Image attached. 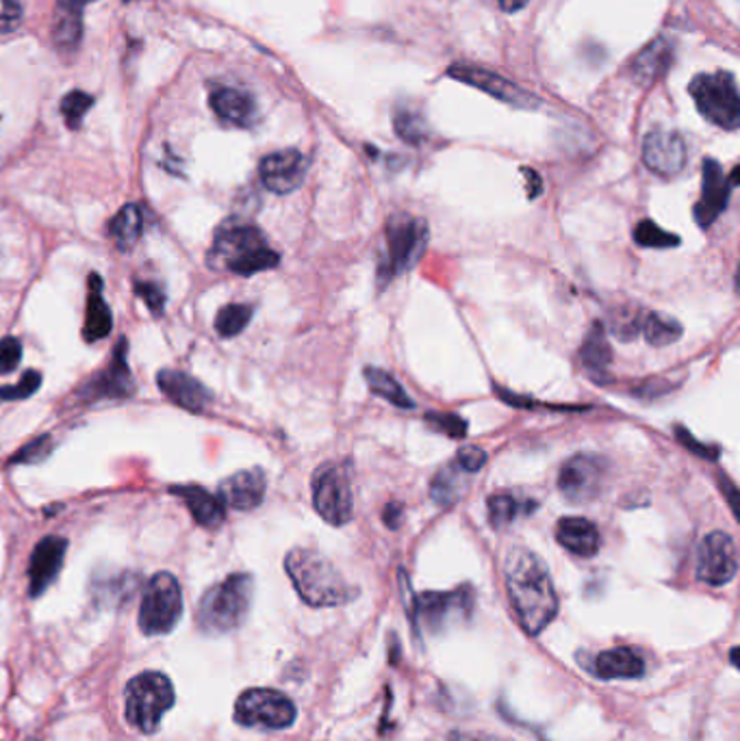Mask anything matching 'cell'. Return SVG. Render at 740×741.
<instances>
[{"label": "cell", "instance_id": "816d5d0a", "mask_svg": "<svg viewBox=\"0 0 740 741\" xmlns=\"http://www.w3.org/2000/svg\"><path fill=\"white\" fill-rule=\"evenodd\" d=\"M450 741H500V740H493V738H489V735H471V733H461V731H454V733H450V738H448Z\"/></svg>", "mask_w": 740, "mask_h": 741}, {"label": "cell", "instance_id": "681fc988", "mask_svg": "<svg viewBox=\"0 0 740 741\" xmlns=\"http://www.w3.org/2000/svg\"><path fill=\"white\" fill-rule=\"evenodd\" d=\"M403 505L400 503H389L387 505V509H385V516H383V520H385V525L389 527V529H398L400 527V523H403Z\"/></svg>", "mask_w": 740, "mask_h": 741}, {"label": "cell", "instance_id": "d590c367", "mask_svg": "<svg viewBox=\"0 0 740 741\" xmlns=\"http://www.w3.org/2000/svg\"><path fill=\"white\" fill-rule=\"evenodd\" d=\"M394 128L398 132V137L406 141V143H412V146H419L421 141L428 139V126H426V120L408 109V107H400L396 114H394Z\"/></svg>", "mask_w": 740, "mask_h": 741}, {"label": "cell", "instance_id": "b9f144b4", "mask_svg": "<svg viewBox=\"0 0 740 741\" xmlns=\"http://www.w3.org/2000/svg\"><path fill=\"white\" fill-rule=\"evenodd\" d=\"M135 586H137V577L125 572V574H120V577H114V579L105 581L103 590H96V592H100L103 599H105L107 603H109L111 599H116V601H125V599H129V597L133 594Z\"/></svg>", "mask_w": 740, "mask_h": 741}, {"label": "cell", "instance_id": "4fadbf2b", "mask_svg": "<svg viewBox=\"0 0 740 741\" xmlns=\"http://www.w3.org/2000/svg\"><path fill=\"white\" fill-rule=\"evenodd\" d=\"M739 170L728 179L717 159H706L701 165V197L695 204V222L699 228H710L728 208L732 189L737 186Z\"/></svg>", "mask_w": 740, "mask_h": 741}, {"label": "cell", "instance_id": "e0dca14e", "mask_svg": "<svg viewBox=\"0 0 740 741\" xmlns=\"http://www.w3.org/2000/svg\"><path fill=\"white\" fill-rule=\"evenodd\" d=\"M67 540L60 536H49L37 543L33 549L31 563H29V594L31 599L42 597L53 581L57 579L64 559H66Z\"/></svg>", "mask_w": 740, "mask_h": 741}, {"label": "cell", "instance_id": "f907efd6", "mask_svg": "<svg viewBox=\"0 0 740 741\" xmlns=\"http://www.w3.org/2000/svg\"><path fill=\"white\" fill-rule=\"evenodd\" d=\"M528 2H530V0H497V4L502 7V11H506V13L519 11V9H524Z\"/></svg>", "mask_w": 740, "mask_h": 741}, {"label": "cell", "instance_id": "d6a6232c", "mask_svg": "<svg viewBox=\"0 0 740 741\" xmlns=\"http://www.w3.org/2000/svg\"><path fill=\"white\" fill-rule=\"evenodd\" d=\"M141 226H143V217H141L139 206L137 204H127L111 219L109 233H111L114 241L118 244L120 249H131L139 241V237H141Z\"/></svg>", "mask_w": 740, "mask_h": 741}, {"label": "cell", "instance_id": "7bdbcfd3", "mask_svg": "<svg viewBox=\"0 0 740 741\" xmlns=\"http://www.w3.org/2000/svg\"><path fill=\"white\" fill-rule=\"evenodd\" d=\"M426 421L437 428L439 432L448 433L452 438H463L468 433V423L465 419L457 417V415H446V412H430L426 417Z\"/></svg>", "mask_w": 740, "mask_h": 741}, {"label": "cell", "instance_id": "44dd1931", "mask_svg": "<svg viewBox=\"0 0 740 741\" xmlns=\"http://www.w3.org/2000/svg\"><path fill=\"white\" fill-rule=\"evenodd\" d=\"M157 384L170 401H174L176 406H181L190 412H202L206 408V404L211 401V393L202 386L196 377H192L183 370H159Z\"/></svg>", "mask_w": 740, "mask_h": 741}, {"label": "cell", "instance_id": "74e56055", "mask_svg": "<svg viewBox=\"0 0 740 741\" xmlns=\"http://www.w3.org/2000/svg\"><path fill=\"white\" fill-rule=\"evenodd\" d=\"M92 105H94V98L89 94H85V92H72V94H67L64 103H62V114L66 118L67 126L69 128H78L81 122H83V118H85V114L92 109Z\"/></svg>", "mask_w": 740, "mask_h": 741}, {"label": "cell", "instance_id": "f546056e", "mask_svg": "<svg viewBox=\"0 0 740 741\" xmlns=\"http://www.w3.org/2000/svg\"><path fill=\"white\" fill-rule=\"evenodd\" d=\"M641 332L645 334V341L654 347H667L675 341H679L684 327L677 319H673L665 312H647L643 314Z\"/></svg>", "mask_w": 740, "mask_h": 741}, {"label": "cell", "instance_id": "603a6c76", "mask_svg": "<svg viewBox=\"0 0 740 741\" xmlns=\"http://www.w3.org/2000/svg\"><path fill=\"white\" fill-rule=\"evenodd\" d=\"M127 347H129L127 341L118 343L109 367L92 384L89 388L92 395L107 399H122L133 395V375L127 365Z\"/></svg>", "mask_w": 740, "mask_h": 741}, {"label": "cell", "instance_id": "f6af8a7d", "mask_svg": "<svg viewBox=\"0 0 740 741\" xmlns=\"http://www.w3.org/2000/svg\"><path fill=\"white\" fill-rule=\"evenodd\" d=\"M135 293L139 298H143V302L148 304V309L152 310L154 314H161L165 309V291L161 284L157 282H137L135 284Z\"/></svg>", "mask_w": 740, "mask_h": 741}, {"label": "cell", "instance_id": "52a82bcc", "mask_svg": "<svg viewBox=\"0 0 740 741\" xmlns=\"http://www.w3.org/2000/svg\"><path fill=\"white\" fill-rule=\"evenodd\" d=\"M688 92L697 105V111L708 122L737 130L740 124V96L737 78L730 72L699 74L690 80Z\"/></svg>", "mask_w": 740, "mask_h": 741}, {"label": "cell", "instance_id": "7a4b0ae2", "mask_svg": "<svg viewBox=\"0 0 740 741\" xmlns=\"http://www.w3.org/2000/svg\"><path fill=\"white\" fill-rule=\"evenodd\" d=\"M285 570L311 608H336L356 599L358 590L350 586L326 557L313 549H293L285 557Z\"/></svg>", "mask_w": 740, "mask_h": 741}, {"label": "cell", "instance_id": "d4e9b609", "mask_svg": "<svg viewBox=\"0 0 740 741\" xmlns=\"http://www.w3.org/2000/svg\"><path fill=\"white\" fill-rule=\"evenodd\" d=\"M596 675L600 679H641L645 675V659L628 646H616L596 657Z\"/></svg>", "mask_w": 740, "mask_h": 741}, {"label": "cell", "instance_id": "83f0119b", "mask_svg": "<svg viewBox=\"0 0 740 741\" xmlns=\"http://www.w3.org/2000/svg\"><path fill=\"white\" fill-rule=\"evenodd\" d=\"M580 358H582V365H585L587 375L593 382L605 384L610 379L608 377V367L612 363V350L608 345L602 323H593L591 325V330H589V334H587V339L582 343Z\"/></svg>", "mask_w": 740, "mask_h": 741}, {"label": "cell", "instance_id": "ab89813d", "mask_svg": "<svg viewBox=\"0 0 740 741\" xmlns=\"http://www.w3.org/2000/svg\"><path fill=\"white\" fill-rule=\"evenodd\" d=\"M40 386H42V375L37 370H26L15 386H0V399L2 401L29 399L31 395L40 390Z\"/></svg>", "mask_w": 740, "mask_h": 741}, {"label": "cell", "instance_id": "3957f363", "mask_svg": "<svg viewBox=\"0 0 740 741\" xmlns=\"http://www.w3.org/2000/svg\"><path fill=\"white\" fill-rule=\"evenodd\" d=\"M280 262V256L269 247L268 239L257 226L226 224L208 251V265L237 276H255L269 271Z\"/></svg>", "mask_w": 740, "mask_h": 741}, {"label": "cell", "instance_id": "f5cc1de1", "mask_svg": "<svg viewBox=\"0 0 740 741\" xmlns=\"http://www.w3.org/2000/svg\"><path fill=\"white\" fill-rule=\"evenodd\" d=\"M730 662H732V666H737V648H732V653H730Z\"/></svg>", "mask_w": 740, "mask_h": 741}, {"label": "cell", "instance_id": "bcb514c9", "mask_svg": "<svg viewBox=\"0 0 740 741\" xmlns=\"http://www.w3.org/2000/svg\"><path fill=\"white\" fill-rule=\"evenodd\" d=\"M22 361V343L13 336L0 341V373H11L18 369Z\"/></svg>", "mask_w": 740, "mask_h": 741}, {"label": "cell", "instance_id": "d6986e66", "mask_svg": "<svg viewBox=\"0 0 740 741\" xmlns=\"http://www.w3.org/2000/svg\"><path fill=\"white\" fill-rule=\"evenodd\" d=\"M266 488L268 480L261 469L239 471L219 484V501L233 509L250 512L261 505Z\"/></svg>", "mask_w": 740, "mask_h": 741}, {"label": "cell", "instance_id": "7c38bea8", "mask_svg": "<svg viewBox=\"0 0 740 741\" xmlns=\"http://www.w3.org/2000/svg\"><path fill=\"white\" fill-rule=\"evenodd\" d=\"M605 462L593 453L569 458L558 473V491L573 505L596 501L604 486Z\"/></svg>", "mask_w": 740, "mask_h": 741}, {"label": "cell", "instance_id": "2e32d148", "mask_svg": "<svg viewBox=\"0 0 740 741\" xmlns=\"http://www.w3.org/2000/svg\"><path fill=\"white\" fill-rule=\"evenodd\" d=\"M686 157H688L686 141L675 130L658 128L645 137L643 161L658 176H665V179L677 176L686 165Z\"/></svg>", "mask_w": 740, "mask_h": 741}, {"label": "cell", "instance_id": "9a60e30c", "mask_svg": "<svg viewBox=\"0 0 740 741\" xmlns=\"http://www.w3.org/2000/svg\"><path fill=\"white\" fill-rule=\"evenodd\" d=\"M448 74L457 80H463L468 83L471 87L506 103V105H513L517 109H537L538 100L535 94L526 92L524 87L506 80L504 76L495 74V72H489L484 67H478V65H468V63H457L448 69Z\"/></svg>", "mask_w": 740, "mask_h": 741}, {"label": "cell", "instance_id": "11a10c76", "mask_svg": "<svg viewBox=\"0 0 740 741\" xmlns=\"http://www.w3.org/2000/svg\"><path fill=\"white\" fill-rule=\"evenodd\" d=\"M24 741H40V740H37V738H29V740H24Z\"/></svg>", "mask_w": 740, "mask_h": 741}, {"label": "cell", "instance_id": "f1b7e54d", "mask_svg": "<svg viewBox=\"0 0 740 741\" xmlns=\"http://www.w3.org/2000/svg\"><path fill=\"white\" fill-rule=\"evenodd\" d=\"M83 35V7L74 0H57L53 40L60 51H76Z\"/></svg>", "mask_w": 740, "mask_h": 741}, {"label": "cell", "instance_id": "4dcf8cb0", "mask_svg": "<svg viewBox=\"0 0 740 741\" xmlns=\"http://www.w3.org/2000/svg\"><path fill=\"white\" fill-rule=\"evenodd\" d=\"M468 475L459 464H450L448 469L439 471V475L435 477L432 482V498L448 507V505H454L463 494H465V488H468Z\"/></svg>", "mask_w": 740, "mask_h": 741}, {"label": "cell", "instance_id": "277c9868", "mask_svg": "<svg viewBox=\"0 0 740 741\" xmlns=\"http://www.w3.org/2000/svg\"><path fill=\"white\" fill-rule=\"evenodd\" d=\"M255 579L246 572L226 577L202 594L199 626L206 635H224L239 629L250 614Z\"/></svg>", "mask_w": 740, "mask_h": 741}, {"label": "cell", "instance_id": "db71d44e", "mask_svg": "<svg viewBox=\"0 0 740 741\" xmlns=\"http://www.w3.org/2000/svg\"><path fill=\"white\" fill-rule=\"evenodd\" d=\"M74 2H78V4H81V7H85V4H87V2H94V0H74Z\"/></svg>", "mask_w": 740, "mask_h": 741}, {"label": "cell", "instance_id": "30bf717a", "mask_svg": "<svg viewBox=\"0 0 740 741\" xmlns=\"http://www.w3.org/2000/svg\"><path fill=\"white\" fill-rule=\"evenodd\" d=\"M473 610V590L470 586L452 592H423L412 599L408 616L415 626H423L430 633H441L454 622H463Z\"/></svg>", "mask_w": 740, "mask_h": 741}, {"label": "cell", "instance_id": "5b68a950", "mask_svg": "<svg viewBox=\"0 0 740 741\" xmlns=\"http://www.w3.org/2000/svg\"><path fill=\"white\" fill-rule=\"evenodd\" d=\"M176 691L163 673L146 670L127 683L125 716L127 722L141 735L159 731L163 716L174 707Z\"/></svg>", "mask_w": 740, "mask_h": 741}, {"label": "cell", "instance_id": "ee69618b", "mask_svg": "<svg viewBox=\"0 0 740 741\" xmlns=\"http://www.w3.org/2000/svg\"><path fill=\"white\" fill-rule=\"evenodd\" d=\"M24 20V0H0V33L15 31Z\"/></svg>", "mask_w": 740, "mask_h": 741}, {"label": "cell", "instance_id": "cb8c5ba5", "mask_svg": "<svg viewBox=\"0 0 740 741\" xmlns=\"http://www.w3.org/2000/svg\"><path fill=\"white\" fill-rule=\"evenodd\" d=\"M673 55H675V51H673L672 42L667 37H656L632 62L634 78L645 87L654 85L672 67Z\"/></svg>", "mask_w": 740, "mask_h": 741}, {"label": "cell", "instance_id": "5bb4252c", "mask_svg": "<svg viewBox=\"0 0 740 741\" xmlns=\"http://www.w3.org/2000/svg\"><path fill=\"white\" fill-rule=\"evenodd\" d=\"M739 572V554L734 538L726 531L708 534L699 545L697 577L708 586H726Z\"/></svg>", "mask_w": 740, "mask_h": 741}, {"label": "cell", "instance_id": "ffe728a7", "mask_svg": "<svg viewBox=\"0 0 740 741\" xmlns=\"http://www.w3.org/2000/svg\"><path fill=\"white\" fill-rule=\"evenodd\" d=\"M208 105L222 122L239 128H250L259 120V109L255 98L237 87H213Z\"/></svg>", "mask_w": 740, "mask_h": 741}, {"label": "cell", "instance_id": "f35d334b", "mask_svg": "<svg viewBox=\"0 0 740 741\" xmlns=\"http://www.w3.org/2000/svg\"><path fill=\"white\" fill-rule=\"evenodd\" d=\"M643 312L639 309H621L612 319V334L621 341H632L641 332Z\"/></svg>", "mask_w": 740, "mask_h": 741}, {"label": "cell", "instance_id": "6da1fadb", "mask_svg": "<svg viewBox=\"0 0 740 741\" xmlns=\"http://www.w3.org/2000/svg\"><path fill=\"white\" fill-rule=\"evenodd\" d=\"M506 590L519 624L528 635L543 633L558 614V597L543 559L526 547H515L504 566Z\"/></svg>", "mask_w": 740, "mask_h": 741}, {"label": "cell", "instance_id": "8992f818", "mask_svg": "<svg viewBox=\"0 0 740 741\" xmlns=\"http://www.w3.org/2000/svg\"><path fill=\"white\" fill-rule=\"evenodd\" d=\"M183 616V592L172 572H157L143 588L139 629L143 635H168Z\"/></svg>", "mask_w": 740, "mask_h": 741}, {"label": "cell", "instance_id": "c3c4849f", "mask_svg": "<svg viewBox=\"0 0 740 741\" xmlns=\"http://www.w3.org/2000/svg\"><path fill=\"white\" fill-rule=\"evenodd\" d=\"M675 433H677V438H679V442L684 444V447H688L690 451H695V453H699L701 458H708V460H715L717 455H719V449H710V447H706V444H699L695 438H693V433L686 432L684 428H677L675 430Z\"/></svg>", "mask_w": 740, "mask_h": 741}, {"label": "cell", "instance_id": "7dc6e473", "mask_svg": "<svg viewBox=\"0 0 740 741\" xmlns=\"http://www.w3.org/2000/svg\"><path fill=\"white\" fill-rule=\"evenodd\" d=\"M457 464L465 471V473H475L486 464V453L480 447L473 444H465L459 455H457Z\"/></svg>", "mask_w": 740, "mask_h": 741}, {"label": "cell", "instance_id": "8fae6325", "mask_svg": "<svg viewBox=\"0 0 740 741\" xmlns=\"http://www.w3.org/2000/svg\"><path fill=\"white\" fill-rule=\"evenodd\" d=\"M313 503L318 514L335 525L341 527L350 523L352 512H354V494H352V484L350 475L343 464H324L318 469L313 477Z\"/></svg>", "mask_w": 740, "mask_h": 741}, {"label": "cell", "instance_id": "9c48e42d", "mask_svg": "<svg viewBox=\"0 0 740 741\" xmlns=\"http://www.w3.org/2000/svg\"><path fill=\"white\" fill-rule=\"evenodd\" d=\"M428 246V224L412 215H394L387 224V254L380 260V282L412 269Z\"/></svg>", "mask_w": 740, "mask_h": 741}, {"label": "cell", "instance_id": "ba28073f", "mask_svg": "<svg viewBox=\"0 0 740 741\" xmlns=\"http://www.w3.org/2000/svg\"><path fill=\"white\" fill-rule=\"evenodd\" d=\"M298 718V709L289 696L269 687L246 689L235 702V722L246 729L285 731Z\"/></svg>", "mask_w": 740, "mask_h": 741}, {"label": "cell", "instance_id": "4316f807", "mask_svg": "<svg viewBox=\"0 0 740 741\" xmlns=\"http://www.w3.org/2000/svg\"><path fill=\"white\" fill-rule=\"evenodd\" d=\"M114 327V316L107 302L103 300V280L98 273L89 276V293H87V310H85V325L83 336L89 343H96L109 336Z\"/></svg>", "mask_w": 740, "mask_h": 741}, {"label": "cell", "instance_id": "484cf974", "mask_svg": "<svg viewBox=\"0 0 740 741\" xmlns=\"http://www.w3.org/2000/svg\"><path fill=\"white\" fill-rule=\"evenodd\" d=\"M170 493L176 494L179 498H183V503L187 505V509L192 512L194 520L206 527V529H215L224 523V503L219 501V496L204 491L202 486H172Z\"/></svg>", "mask_w": 740, "mask_h": 741}, {"label": "cell", "instance_id": "7402d4cb", "mask_svg": "<svg viewBox=\"0 0 740 741\" xmlns=\"http://www.w3.org/2000/svg\"><path fill=\"white\" fill-rule=\"evenodd\" d=\"M556 538L560 547L578 557L598 556L602 547V538L598 527L582 516H565L558 520Z\"/></svg>", "mask_w": 740, "mask_h": 741}, {"label": "cell", "instance_id": "836d02e7", "mask_svg": "<svg viewBox=\"0 0 740 741\" xmlns=\"http://www.w3.org/2000/svg\"><path fill=\"white\" fill-rule=\"evenodd\" d=\"M528 509V512H535V503H522L515 494L502 493L493 494L489 498V523L493 529H506L517 516L522 509Z\"/></svg>", "mask_w": 740, "mask_h": 741}, {"label": "cell", "instance_id": "60d3db41", "mask_svg": "<svg viewBox=\"0 0 740 741\" xmlns=\"http://www.w3.org/2000/svg\"><path fill=\"white\" fill-rule=\"evenodd\" d=\"M51 449H53V440H51V436H42V438H37V440H33V442H29L26 447H22L15 455H13V464H35V462H42V460H46L49 458V453H51Z\"/></svg>", "mask_w": 740, "mask_h": 741}, {"label": "cell", "instance_id": "e575fe53", "mask_svg": "<svg viewBox=\"0 0 740 741\" xmlns=\"http://www.w3.org/2000/svg\"><path fill=\"white\" fill-rule=\"evenodd\" d=\"M255 309L248 304H228L217 312L215 316V330L222 339H235L237 334H242L250 319H253Z\"/></svg>", "mask_w": 740, "mask_h": 741}, {"label": "cell", "instance_id": "ac0fdd59", "mask_svg": "<svg viewBox=\"0 0 740 741\" xmlns=\"http://www.w3.org/2000/svg\"><path fill=\"white\" fill-rule=\"evenodd\" d=\"M307 159L302 152L298 150H280L268 154L261 161V181L264 185L268 186L271 193L278 195H287L291 191H296L298 186L304 183L307 176Z\"/></svg>", "mask_w": 740, "mask_h": 741}, {"label": "cell", "instance_id": "8d00e7d4", "mask_svg": "<svg viewBox=\"0 0 740 741\" xmlns=\"http://www.w3.org/2000/svg\"><path fill=\"white\" fill-rule=\"evenodd\" d=\"M634 241L639 246L654 247V249H667V247L679 246V237L672 233L663 230L658 224L645 219L634 228Z\"/></svg>", "mask_w": 740, "mask_h": 741}, {"label": "cell", "instance_id": "1f68e13d", "mask_svg": "<svg viewBox=\"0 0 740 741\" xmlns=\"http://www.w3.org/2000/svg\"><path fill=\"white\" fill-rule=\"evenodd\" d=\"M365 379H367L372 393L378 395V397H383V399H387L392 406L403 408V410H412L415 408V401L404 393L400 382L394 375H389L387 370L367 367L365 369Z\"/></svg>", "mask_w": 740, "mask_h": 741}]
</instances>
